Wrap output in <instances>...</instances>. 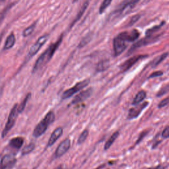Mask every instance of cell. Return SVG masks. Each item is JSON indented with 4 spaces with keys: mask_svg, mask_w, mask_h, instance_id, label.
<instances>
[{
    "mask_svg": "<svg viewBox=\"0 0 169 169\" xmlns=\"http://www.w3.org/2000/svg\"><path fill=\"white\" fill-rule=\"evenodd\" d=\"M163 75V72H161V71H157V72H155L153 73L152 74L150 75L149 78H155V77H160V76H162Z\"/></svg>",
    "mask_w": 169,
    "mask_h": 169,
    "instance_id": "34",
    "label": "cell"
},
{
    "mask_svg": "<svg viewBox=\"0 0 169 169\" xmlns=\"http://www.w3.org/2000/svg\"><path fill=\"white\" fill-rule=\"evenodd\" d=\"M91 33H89L86 36H85L83 39H82V40L81 41V42L79 43V48H82L83 46H85L87 44H88L90 40H91Z\"/></svg>",
    "mask_w": 169,
    "mask_h": 169,
    "instance_id": "28",
    "label": "cell"
},
{
    "mask_svg": "<svg viewBox=\"0 0 169 169\" xmlns=\"http://www.w3.org/2000/svg\"><path fill=\"white\" fill-rule=\"evenodd\" d=\"M128 41V32H123L119 34L113 41L114 56H118L123 53L127 48Z\"/></svg>",
    "mask_w": 169,
    "mask_h": 169,
    "instance_id": "3",
    "label": "cell"
},
{
    "mask_svg": "<svg viewBox=\"0 0 169 169\" xmlns=\"http://www.w3.org/2000/svg\"><path fill=\"white\" fill-rule=\"evenodd\" d=\"M63 40V36H61L60 38L55 42L52 44V45L49 46L46 50L44 52L39 58L37 59L36 62H35L33 69H32V73H36L38 71H39L42 69L45 65H46L49 62H50L52 58L53 57L54 54H55L57 49L61 45L62 41Z\"/></svg>",
    "mask_w": 169,
    "mask_h": 169,
    "instance_id": "1",
    "label": "cell"
},
{
    "mask_svg": "<svg viewBox=\"0 0 169 169\" xmlns=\"http://www.w3.org/2000/svg\"><path fill=\"white\" fill-rule=\"evenodd\" d=\"M149 169H165V168L164 167H163V166H162V165H158V166H157L155 167L150 168Z\"/></svg>",
    "mask_w": 169,
    "mask_h": 169,
    "instance_id": "35",
    "label": "cell"
},
{
    "mask_svg": "<svg viewBox=\"0 0 169 169\" xmlns=\"http://www.w3.org/2000/svg\"><path fill=\"white\" fill-rule=\"evenodd\" d=\"M140 17H141V16L139 15H135L133 16V17L131 18V19L129 22V25L132 26V25H134L136 22H137L139 19Z\"/></svg>",
    "mask_w": 169,
    "mask_h": 169,
    "instance_id": "32",
    "label": "cell"
},
{
    "mask_svg": "<svg viewBox=\"0 0 169 169\" xmlns=\"http://www.w3.org/2000/svg\"><path fill=\"white\" fill-rule=\"evenodd\" d=\"M16 161L17 159L13 155H5L0 161V169H12L15 165Z\"/></svg>",
    "mask_w": 169,
    "mask_h": 169,
    "instance_id": "8",
    "label": "cell"
},
{
    "mask_svg": "<svg viewBox=\"0 0 169 169\" xmlns=\"http://www.w3.org/2000/svg\"><path fill=\"white\" fill-rule=\"evenodd\" d=\"M15 44V36L14 34L9 35L6 40H5V45H4V49L5 50H9V49L12 48Z\"/></svg>",
    "mask_w": 169,
    "mask_h": 169,
    "instance_id": "18",
    "label": "cell"
},
{
    "mask_svg": "<svg viewBox=\"0 0 169 169\" xmlns=\"http://www.w3.org/2000/svg\"><path fill=\"white\" fill-rule=\"evenodd\" d=\"M90 83V79H85L83 81H81L80 82L77 83L72 88L68 89L66 91H65L62 95V99H67L70 98L71 96H73L75 93L79 92L80 91L84 89L87 85H89Z\"/></svg>",
    "mask_w": 169,
    "mask_h": 169,
    "instance_id": "5",
    "label": "cell"
},
{
    "mask_svg": "<svg viewBox=\"0 0 169 169\" xmlns=\"http://www.w3.org/2000/svg\"><path fill=\"white\" fill-rule=\"evenodd\" d=\"M168 105H169V96L160 102L159 105H158V108H162Z\"/></svg>",
    "mask_w": 169,
    "mask_h": 169,
    "instance_id": "30",
    "label": "cell"
},
{
    "mask_svg": "<svg viewBox=\"0 0 169 169\" xmlns=\"http://www.w3.org/2000/svg\"><path fill=\"white\" fill-rule=\"evenodd\" d=\"M24 143V139L21 137H16L13 139H12L9 141V145L12 148L19 149L21 148V147L23 146Z\"/></svg>",
    "mask_w": 169,
    "mask_h": 169,
    "instance_id": "15",
    "label": "cell"
},
{
    "mask_svg": "<svg viewBox=\"0 0 169 169\" xmlns=\"http://www.w3.org/2000/svg\"><path fill=\"white\" fill-rule=\"evenodd\" d=\"M70 146H71L70 139L69 138L64 139L57 148L55 152V157L56 158L62 157L65 153H66L68 151L69 149Z\"/></svg>",
    "mask_w": 169,
    "mask_h": 169,
    "instance_id": "13",
    "label": "cell"
},
{
    "mask_svg": "<svg viewBox=\"0 0 169 169\" xmlns=\"http://www.w3.org/2000/svg\"><path fill=\"white\" fill-rule=\"evenodd\" d=\"M35 26H36V23H35L34 24H32V25L29 26L28 28H26V29H25V31H23V36L24 37H27L30 36L32 32H33L35 29Z\"/></svg>",
    "mask_w": 169,
    "mask_h": 169,
    "instance_id": "26",
    "label": "cell"
},
{
    "mask_svg": "<svg viewBox=\"0 0 169 169\" xmlns=\"http://www.w3.org/2000/svg\"><path fill=\"white\" fill-rule=\"evenodd\" d=\"M62 134H63V128L61 127L57 128L52 132L50 139H49V140H48V145L49 147H51L52 145H53L54 143L56 142L57 140L61 137Z\"/></svg>",
    "mask_w": 169,
    "mask_h": 169,
    "instance_id": "14",
    "label": "cell"
},
{
    "mask_svg": "<svg viewBox=\"0 0 169 169\" xmlns=\"http://www.w3.org/2000/svg\"><path fill=\"white\" fill-rule=\"evenodd\" d=\"M146 96H147V93H146L145 91H139L138 93L136 95V96H135L134 99V101L132 102V105H137L139 104V103H141L145 99Z\"/></svg>",
    "mask_w": 169,
    "mask_h": 169,
    "instance_id": "19",
    "label": "cell"
},
{
    "mask_svg": "<svg viewBox=\"0 0 169 169\" xmlns=\"http://www.w3.org/2000/svg\"><path fill=\"white\" fill-rule=\"evenodd\" d=\"M168 56V53H164L162 54V55L158 56L157 58H156L152 62V67L153 68H155L157 67V65H159L162 62H163L165 59V58Z\"/></svg>",
    "mask_w": 169,
    "mask_h": 169,
    "instance_id": "21",
    "label": "cell"
},
{
    "mask_svg": "<svg viewBox=\"0 0 169 169\" xmlns=\"http://www.w3.org/2000/svg\"><path fill=\"white\" fill-rule=\"evenodd\" d=\"M148 132H149V131H143V132H141V134H140L139 136V138L138 139L137 141H136L135 145H138V143H139L141 142V141L143 140V139L145 137V136L147 135V134H148Z\"/></svg>",
    "mask_w": 169,
    "mask_h": 169,
    "instance_id": "33",
    "label": "cell"
},
{
    "mask_svg": "<svg viewBox=\"0 0 169 169\" xmlns=\"http://www.w3.org/2000/svg\"><path fill=\"white\" fill-rule=\"evenodd\" d=\"M120 135V132H118V131H116V132H114L110 137V138H109L107 141L105 143V148H104V149L105 151L108 150L109 148H110V147L112 145V144L114 143V141H116V139L118 138V136Z\"/></svg>",
    "mask_w": 169,
    "mask_h": 169,
    "instance_id": "17",
    "label": "cell"
},
{
    "mask_svg": "<svg viewBox=\"0 0 169 169\" xmlns=\"http://www.w3.org/2000/svg\"><path fill=\"white\" fill-rule=\"evenodd\" d=\"M168 92H169V85H167L164 86L162 88H161L159 91H158L157 96L161 97L162 96H164L165 95H166L167 93H168Z\"/></svg>",
    "mask_w": 169,
    "mask_h": 169,
    "instance_id": "27",
    "label": "cell"
},
{
    "mask_svg": "<svg viewBox=\"0 0 169 169\" xmlns=\"http://www.w3.org/2000/svg\"><path fill=\"white\" fill-rule=\"evenodd\" d=\"M92 92H93V89L92 88H89L81 92L80 93H79L73 98V99L72 101V105H77L79 104V103L85 101L92 95Z\"/></svg>",
    "mask_w": 169,
    "mask_h": 169,
    "instance_id": "11",
    "label": "cell"
},
{
    "mask_svg": "<svg viewBox=\"0 0 169 169\" xmlns=\"http://www.w3.org/2000/svg\"><path fill=\"white\" fill-rule=\"evenodd\" d=\"M18 105L15 104L14 105V106L12 108V110L10 112V114L8 117V120L7 122L5 124V126L3 130L2 134V138H5V136L7 135V134L9 132V131L13 128V127L14 126V125L15 124L16 120H17V116H18Z\"/></svg>",
    "mask_w": 169,
    "mask_h": 169,
    "instance_id": "4",
    "label": "cell"
},
{
    "mask_svg": "<svg viewBox=\"0 0 169 169\" xmlns=\"http://www.w3.org/2000/svg\"><path fill=\"white\" fill-rule=\"evenodd\" d=\"M89 1H86L83 5H82V7H81L79 12H78L77 16H76V18L74 19V21H73V23L72 24V25H71V27H72L81 18V17L83 15V14L85 13L86 9H87V7H88L89 6Z\"/></svg>",
    "mask_w": 169,
    "mask_h": 169,
    "instance_id": "16",
    "label": "cell"
},
{
    "mask_svg": "<svg viewBox=\"0 0 169 169\" xmlns=\"http://www.w3.org/2000/svg\"><path fill=\"white\" fill-rule=\"evenodd\" d=\"M105 167V164H103V165H100L99 167H98L97 168H96L95 169H102L103 168H104Z\"/></svg>",
    "mask_w": 169,
    "mask_h": 169,
    "instance_id": "36",
    "label": "cell"
},
{
    "mask_svg": "<svg viewBox=\"0 0 169 169\" xmlns=\"http://www.w3.org/2000/svg\"><path fill=\"white\" fill-rule=\"evenodd\" d=\"M31 96V93H29L28 95H27L26 96V97L25 98V99H23V101L21 102L20 106H18V108H17V110H18V113H22L23 112V110H25V108L26 107V103L27 102L29 101V100L30 99V98Z\"/></svg>",
    "mask_w": 169,
    "mask_h": 169,
    "instance_id": "22",
    "label": "cell"
},
{
    "mask_svg": "<svg viewBox=\"0 0 169 169\" xmlns=\"http://www.w3.org/2000/svg\"><path fill=\"white\" fill-rule=\"evenodd\" d=\"M88 135H89V130L87 129L83 130V132L81 134L80 136L78 138L77 144L81 145L82 143H83L85 141L86 139L87 138V137H88Z\"/></svg>",
    "mask_w": 169,
    "mask_h": 169,
    "instance_id": "24",
    "label": "cell"
},
{
    "mask_svg": "<svg viewBox=\"0 0 169 169\" xmlns=\"http://www.w3.org/2000/svg\"><path fill=\"white\" fill-rule=\"evenodd\" d=\"M78 0H73V2H77Z\"/></svg>",
    "mask_w": 169,
    "mask_h": 169,
    "instance_id": "37",
    "label": "cell"
},
{
    "mask_svg": "<svg viewBox=\"0 0 169 169\" xmlns=\"http://www.w3.org/2000/svg\"><path fill=\"white\" fill-rule=\"evenodd\" d=\"M149 105V102L148 101H145L142 103H139V104L135 105V107H133L129 110L128 114V119L129 120H132L137 118L141 113L142 112V111L144 110V109Z\"/></svg>",
    "mask_w": 169,
    "mask_h": 169,
    "instance_id": "7",
    "label": "cell"
},
{
    "mask_svg": "<svg viewBox=\"0 0 169 169\" xmlns=\"http://www.w3.org/2000/svg\"><path fill=\"white\" fill-rule=\"evenodd\" d=\"M112 2V0H104L101 3L100 8H99V13L102 14L105 12V10L110 6V5L111 4Z\"/></svg>",
    "mask_w": 169,
    "mask_h": 169,
    "instance_id": "25",
    "label": "cell"
},
{
    "mask_svg": "<svg viewBox=\"0 0 169 169\" xmlns=\"http://www.w3.org/2000/svg\"><path fill=\"white\" fill-rule=\"evenodd\" d=\"M161 136L163 139L169 138V126H167V127H165L164 129H163L161 134Z\"/></svg>",
    "mask_w": 169,
    "mask_h": 169,
    "instance_id": "31",
    "label": "cell"
},
{
    "mask_svg": "<svg viewBox=\"0 0 169 169\" xmlns=\"http://www.w3.org/2000/svg\"><path fill=\"white\" fill-rule=\"evenodd\" d=\"M35 148V144L34 143H31L29 145H27L22 150V155H28L33 151Z\"/></svg>",
    "mask_w": 169,
    "mask_h": 169,
    "instance_id": "23",
    "label": "cell"
},
{
    "mask_svg": "<svg viewBox=\"0 0 169 169\" xmlns=\"http://www.w3.org/2000/svg\"><path fill=\"white\" fill-rule=\"evenodd\" d=\"M1 41H2V38H0V43H1Z\"/></svg>",
    "mask_w": 169,
    "mask_h": 169,
    "instance_id": "38",
    "label": "cell"
},
{
    "mask_svg": "<svg viewBox=\"0 0 169 169\" xmlns=\"http://www.w3.org/2000/svg\"><path fill=\"white\" fill-rule=\"evenodd\" d=\"M139 1V0H124L120 4L118 5L114 13L120 15L128 12V10H130L134 7Z\"/></svg>",
    "mask_w": 169,
    "mask_h": 169,
    "instance_id": "6",
    "label": "cell"
},
{
    "mask_svg": "<svg viewBox=\"0 0 169 169\" xmlns=\"http://www.w3.org/2000/svg\"><path fill=\"white\" fill-rule=\"evenodd\" d=\"M147 57H148L147 55H138L131 58L120 65V70L122 72H126L132 68L134 65H135L136 63L141 60V59H144Z\"/></svg>",
    "mask_w": 169,
    "mask_h": 169,
    "instance_id": "10",
    "label": "cell"
},
{
    "mask_svg": "<svg viewBox=\"0 0 169 169\" xmlns=\"http://www.w3.org/2000/svg\"><path fill=\"white\" fill-rule=\"evenodd\" d=\"M48 39V35H43L40 36L38 40L32 45L30 49L29 52V56L32 57L35 55H36V53L39 52L41 48L45 45L47 40Z\"/></svg>",
    "mask_w": 169,
    "mask_h": 169,
    "instance_id": "9",
    "label": "cell"
},
{
    "mask_svg": "<svg viewBox=\"0 0 169 169\" xmlns=\"http://www.w3.org/2000/svg\"><path fill=\"white\" fill-rule=\"evenodd\" d=\"M55 120V114L52 111L48 112L42 120L37 124L33 131L35 138H39L46 132L48 126Z\"/></svg>",
    "mask_w": 169,
    "mask_h": 169,
    "instance_id": "2",
    "label": "cell"
},
{
    "mask_svg": "<svg viewBox=\"0 0 169 169\" xmlns=\"http://www.w3.org/2000/svg\"><path fill=\"white\" fill-rule=\"evenodd\" d=\"M157 37L158 36H152L151 35H148V36L144 38V39H141L138 42L135 43L134 45L132 46V48H130V50H129V54H132V52H133L137 48L144 46L145 45H148V44H150L153 42H155L157 40Z\"/></svg>",
    "mask_w": 169,
    "mask_h": 169,
    "instance_id": "12",
    "label": "cell"
},
{
    "mask_svg": "<svg viewBox=\"0 0 169 169\" xmlns=\"http://www.w3.org/2000/svg\"><path fill=\"white\" fill-rule=\"evenodd\" d=\"M165 23V22H163L162 23H161V24L159 25L155 26L154 27H153V28H151V29H149V30L147 31V32H146L147 36H148V35H152L153 33H154L155 32H156L157 31H158L159 29H160L161 28V27H162V26L163 25H164Z\"/></svg>",
    "mask_w": 169,
    "mask_h": 169,
    "instance_id": "29",
    "label": "cell"
},
{
    "mask_svg": "<svg viewBox=\"0 0 169 169\" xmlns=\"http://www.w3.org/2000/svg\"><path fill=\"white\" fill-rule=\"evenodd\" d=\"M109 67V60H102L97 64L96 70L97 72H102L106 70Z\"/></svg>",
    "mask_w": 169,
    "mask_h": 169,
    "instance_id": "20",
    "label": "cell"
}]
</instances>
